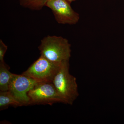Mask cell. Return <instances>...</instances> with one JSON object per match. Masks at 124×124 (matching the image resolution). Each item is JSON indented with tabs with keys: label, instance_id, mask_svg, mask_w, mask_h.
<instances>
[{
	"label": "cell",
	"instance_id": "cell-1",
	"mask_svg": "<svg viewBox=\"0 0 124 124\" xmlns=\"http://www.w3.org/2000/svg\"><path fill=\"white\" fill-rule=\"evenodd\" d=\"M71 45L68 40L62 36L48 35L41 41L38 46L41 55L50 61L60 65L69 62Z\"/></svg>",
	"mask_w": 124,
	"mask_h": 124
},
{
	"label": "cell",
	"instance_id": "cell-2",
	"mask_svg": "<svg viewBox=\"0 0 124 124\" xmlns=\"http://www.w3.org/2000/svg\"><path fill=\"white\" fill-rule=\"evenodd\" d=\"M69 62L60 65L52 83L64 103L72 105L79 96L76 79L69 73Z\"/></svg>",
	"mask_w": 124,
	"mask_h": 124
},
{
	"label": "cell",
	"instance_id": "cell-3",
	"mask_svg": "<svg viewBox=\"0 0 124 124\" xmlns=\"http://www.w3.org/2000/svg\"><path fill=\"white\" fill-rule=\"evenodd\" d=\"M60 65L55 64L40 55L22 74L38 83L52 82Z\"/></svg>",
	"mask_w": 124,
	"mask_h": 124
},
{
	"label": "cell",
	"instance_id": "cell-4",
	"mask_svg": "<svg viewBox=\"0 0 124 124\" xmlns=\"http://www.w3.org/2000/svg\"><path fill=\"white\" fill-rule=\"evenodd\" d=\"M31 105L49 104L55 103H64L52 82L38 83L28 93Z\"/></svg>",
	"mask_w": 124,
	"mask_h": 124
},
{
	"label": "cell",
	"instance_id": "cell-5",
	"mask_svg": "<svg viewBox=\"0 0 124 124\" xmlns=\"http://www.w3.org/2000/svg\"><path fill=\"white\" fill-rule=\"evenodd\" d=\"M38 82L26 75L13 73L9 84L8 91L23 106L31 105L28 93Z\"/></svg>",
	"mask_w": 124,
	"mask_h": 124
},
{
	"label": "cell",
	"instance_id": "cell-6",
	"mask_svg": "<svg viewBox=\"0 0 124 124\" xmlns=\"http://www.w3.org/2000/svg\"><path fill=\"white\" fill-rule=\"evenodd\" d=\"M70 4L67 0H48L46 6L51 9L58 23L72 25L78 23L80 16Z\"/></svg>",
	"mask_w": 124,
	"mask_h": 124
},
{
	"label": "cell",
	"instance_id": "cell-7",
	"mask_svg": "<svg viewBox=\"0 0 124 124\" xmlns=\"http://www.w3.org/2000/svg\"><path fill=\"white\" fill-rule=\"evenodd\" d=\"M22 107L23 105L8 91L0 92V110H5L9 107Z\"/></svg>",
	"mask_w": 124,
	"mask_h": 124
},
{
	"label": "cell",
	"instance_id": "cell-8",
	"mask_svg": "<svg viewBox=\"0 0 124 124\" xmlns=\"http://www.w3.org/2000/svg\"><path fill=\"white\" fill-rule=\"evenodd\" d=\"M5 62H0V90L8 91L9 84L13 75Z\"/></svg>",
	"mask_w": 124,
	"mask_h": 124
},
{
	"label": "cell",
	"instance_id": "cell-9",
	"mask_svg": "<svg viewBox=\"0 0 124 124\" xmlns=\"http://www.w3.org/2000/svg\"><path fill=\"white\" fill-rule=\"evenodd\" d=\"M48 0H19L20 5L32 10L41 9Z\"/></svg>",
	"mask_w": 124,
	"mask_h": 124
},
{
	"label": "cell",
	"instance_id": "cell-10",
	"mask_svg": "<svg viewBox=\"0 0 124 124\" xmlns=\"http://www.w3.org/2000/svg\"><path fill=\"white\" fill-rule=\"evenodd\" d=\"M8 46L3 42L2 40H0V62H4L5 54L7 51Z\"/></svg>",
	"mask_w": 124,
	"mask_h": 124
},
{
	"label": "cell",
	"instance_id": "cell-11",
	"mask_svg": "<svg viewBox=\"0 0 124 124\" xmlns=\"http://www.w3.org/2000/svg\"><path fill=\"white\" fill-rule=\"evenodd\" d=\"M67 0L69 3H71V2H73V1H75V0Z\"/></svg>",
	"mask_w": 124,
	"mask_h": 124
}]
</instances>
